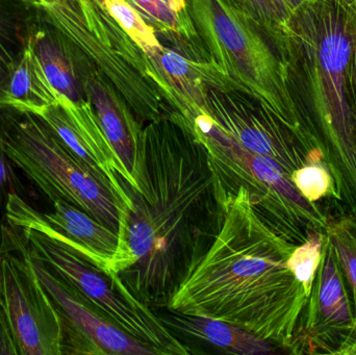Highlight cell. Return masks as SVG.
<instances>
[{
    "instance_id": "6da1fadb",
    "label": "cell",
    "mask_w": 356,
    "mask_h": 355,
    "mask_svg": "<svg viewBox=\"0 0 356 355\" xmlns=\"http://www.w3.org/2000/svg\"><path fill=\"white\" fill-rule=\"evenodd\" d=\"M122 183L133 206L120 214L110 277L148 308H167L217 233L220 202L209 152L180 117L148 123L139 191Z\"/></svg>"
},
{
    "instance_id": "7a4b0ae2",
    "label": "cell",
    "mask_w": 356,
    "mask_h": 355,
    "mask_svg": "<svg viewBox=\"0 0 356 355\" xmlns=\"http://www.w3.org/2000/svg\"><path fill=\"white\" fill-rule=\"evenodd\" d=\"M216 179L217 233L167 308L229 323L296 352L301 316L309 300L286 265L297 245L266 223L243 185L232 187L217 174Z\"/></svg>"
},
{
    "instance_id": "3957f363",
    "label": "cell",
    "mask_w": 356,
    "mask_h": 355,
    "mask_svg": "<svg viewBox=\"0 0 356 355\" xmlns=\"http://www.w3.org/2000/svg\"><path fill=\"white\" fill-rule=\"evenodd\" d=\"M353 24L336 0L307 4L291 23L282 56L299 66L305 119L323 154L336 199L356 219V119L351 87Z\"/></svg>"
},
{
    "instance_id": "277c9868",
    "label": "cell",
    "mask_w": 356,
    "mask_h": 355,
    "mask_svg": "<svg viewBox=\"0 0 356 355\" xmlns=\"http://www.w3.org/2000/svg\"><path fill=\"white\" fill-rule=\"evenodd\" d=\"M186 1L205 50L230 85L270 110L307 154L319 149L291 93L288 67L261 31L224 0Z\"/></svg>"
},
{
    "instance_id": "5b68a950",
    "label": "cell",
    "mask_w": 356,
    "mask_h": 355,
    "mask_svg": "<svg viewBox=\"0 0 356 355\" xmlns=\"http://www.w3.org/2000/svg\"><path fill=\"white\" fill-rule=\"evenodd\" d=\"M52 27L119 92L136 118L154 122L173 112L154 81L147 54L97 0H60L38 6Z\"/></svg>"
},
{
    "instance_id": "8992f818",
    "label": "cell",
    "mask_w": 356,
    "mask_h": 355,
    "mask_svg": "<svg viewBox=\"0 0 356 355\" xmlns=\"http://www.w3.org/2000/svg\"><path fill=\"white\" fill-rule=\"evenodd\" d=\"M0 127L6 156L51 201L64 200L118 233L122 208L110 181L79 160L39 117L3 110Z\"/></svg>"
},
{
    "instance_id": "52a82bcc",
    "label": "cell",
    "mask_w": 356,
    "mask_h": 355,
    "mask_svg": "<svg viewBox=\"0 0 356 355\" xmlns=\"http://www.w3.org/2000/svg\"><path fill=\"white\" fill-rule=\"evenodd\" d=\"M193 133L207 148L217 176L232 187L243 185L259 216L282 238L300 245L309 231H325L327 217L301 195L275 160L241 145L207 114L196 117Z\"/></svg>"
},
{
    "instance_id": "ba28073f",
    "label": "cell",
    "mask_w": 356,
    "mask_h": 355,
    "mask_svg": "<svg viewBox=\"0 0 356 355\" xmlns=\"http://www.w3.org/2000/svg\"><path fill=\"white\" fill-rule=\"evenodd\" d=\"M15 229L54 274L121 331L154 348L159 355L191 354L147 306L125 290L117 277L106 276L97 267L44 231L29 227Z\"/></svg>"
},
{
    "instance_id": "9c48e42d",
    "label": "cell",
    "mask_w": 356,
    "mask_h": 355,
    "mask_svg": "<svg viewBox=\"0 0 356 355\" xmlns=\"http://www.w3.org/2000/svg\"><path fill=\"white\" fill-rule=\"evenodd\" d=\"M1 299L19 355H63L62 323L26 254L0 239Z\"/></svg>"
},
{
    "instance_id": "30bf717a",
    "label": "cell",
    "mask_w": 356,
    "mask_h": 355,
    "mask_svg": "<svg viewBox=\"0 0 356 355\" xmlns=\"http://www.w3.org/2000/svg\"><path fill=\"white\" fill-rule=\"evenodd\" d=\"M1 237L26 254L35 275L51 298L62 323L63 354L152 355L159 352L121 331L54 274L8 224ZM0 237V239H1Z\"/></svg>"
},
{
    "instance_id": "8fae6325",
    "label": "cell",
    "mask_w": 356,
    "mask_h": 355,
    "mask_svg": "<svg viewBox=\"0 0 356 355\" xmlns=\"http://www.w3.org/2000/svg\"><path fill=\"white\" fill-rule=\"evenodd\" d=\"M207 115L224 133L250 151L275 160L291 177L307 164L295 135L265 106L238 90L207 89Z\"/></svg>"
},
{
    "instance_id": "7c38bea8",
    "label": "cell",
    "mask_w": 356,
    "mask_h": 355,
    "mask_svg": "<svg viewBox=\"0 0 356 355\" xmlns=\"http://www.w3.org/2000/svg\"><path fill=\"white\" fill-rule=\"evenodd\" d=\"M38 117L79 160L110 181L122 210L131 208L133 202L123 187L122 179L135 187L133 177L104 135L90 100L76 104L58 94V104Z\"/></svg>"
},
{
    "instance_id": "4fadbf2b",
    "label": "cell",
    "mask_w": 356,
    "mask_h": 355,
    "mask_svg": "<svg viewBox=\"0 0 356 355\" xmlns=\"http://www.w3.org/2000/svg\"><path fill=\"white\" fill-rule=\"evenodd\" d=\"M75 52L86 93L95 110L102 131L133 177L134 188L139 191L144 129L112 83L76 49Z\"/></svg>"
},
{
    "instance_id": "5bb4252c",
    "label": "cell",
    "mask_w": 356,
    "mask_h": 355,
    "mask_svg": "<svg viewBox=\"0 0 356 355\" xmlns=\"http://www.w3.org/2000/svg\"><path fill=\"white\" fill-rule=\"evenodd\" d=\"M340 269L325 235L317 288L313 289L307 306V331L313 333L309 347H320L324 352L330 340L332 344H339V354H345L356 339V316L349 306Z\"/></svg>"
},
{
    "instance_id": "9a60e30c",
    "label": "cell",
    "mask_w": 356,
    "mask_h": 355,
    "mask_svg": "<svg viewBox=\"0 0 356 355\" xmlns=\"http://www.w3.org/2000/svg\"><path fill=\"white\" fill-rule=\"evenodd\" d=\"M58 104V93L54 89L38 60L33 33L27 38L16 67L0 87V110L41 114Z\"/></svg>"
},
{
    "instance_id": "2e32d148",
    "label": "cell",
    "mask_w": 356,
    "mask_h": 355,
    "mask_svg": "<svg viewBox=\"0 0 356 355\" xmlns=\"http://www.w3.org/2000/svg\"><path fill=\"white\" fill-rule=\"evenodd\" d=\"M33 39L38 60L54 89L73 104L88 101L76 52L70 42L52 26L39 29Z\"/></svg>"
},
{
    "instance_id": "e0dca14e",
    "label": "cell",
    "mask_w": 356,
    "mask_h": 355,
    "mask_svg": "<svg viewBox=\"0 0 356 355\" xmlns=\"http://www.w3.org/2000/svg\"><path fill=\"white\" fill-rule=\"evenodd\" d=\"M168 323L172 325L173 329H179L186 335L202 340L232 354L255 355L275 352L270 342L223 321L177 314L170 317Z\"/></svg>"
},
{
    "instance_id": "ac0fdd59",
    "label": "cell",
    "mask_w": 356,
    "mask_h": 355,
    "mask_svg": "<svg viewBox=\"0 0 356 355\" xmlns=\"http://www.w3.org/2000/svg\"><path fill=\"white\" fill-rule=\"evenodd\" d=\"M241 16L269 38L282 52L291 23L303 8L316 0H224Z\"/></svg>"
},
{
    "instance_id": "d6986e66",
    "label": "cell",
    "mask_w": 356,
    "mask_h": 355,
    "mask_svg": "<svg viewBox=\"0 0 356 355\" xmlns=\"http://www.w3.org/2000/svg\"><path fill=\"white\" fill-rule=\"evenodd\" d=\"M156 31V35L200 42L186 0H127Z\"/></svg>"
},
{
    "instance_id": "ffe728a7",
    "label": "cell",
    "mask_w": 356,
    "mask_h": 355,
    "mask_svg": "<svg viewBox=\"0 0 356 355\" xmlns=\"http://www.w3.org/2000/svg\"><path fill=\"white\" fill-rule=\"evenodd\" d=\"M324 233L332 243L339 265L353 289L356 312V220L351 216L328 218Z\"/></svg>"
},
{
    "instance_id": "44dd1931",
    "label": "cell",
    "mask_w": 356,
    "mask_h": 355,
    "mask_svg": "<svg viewBox=\"0 0 356 355\" xmlns=\"http://www.w3.org/2000/svg\"><path fill=\"white\" fill-rule=\"evenodd\" d=\"M111 17L122 27L145 53L163 46L156 35V29L127 0H97Z\"/></svg>"
},
{
    "instance_id": "7402d4cb",
    "label": "cell",
    "mask_w": 356,
    "mask_h": 355,
    "mask_svg": "<svg viewBox=\"0 0 356 355\" xmlns=\"http://www.w3.org/2000/svg\"><path fill=\"white\" fill-rule=\"evenodd\" d=\"M324 240H325L324 231H309L307 240L295 247L286 261V265L291 272L302 285L309 297L315 286L316 272L319 269L320 262H321Z\"/></svg>"
},
{
    "instance_id": "603a6c76",
    "label": "cell",
    "mask_w": 356,
    "mask_h": 355,
    "mask_svg": "<svg viewBox=\"0 0 356 355\" xmlns=\"http://www.w3.org/2000/svg\"><path fill=\"white\" fill-rule=\"evenodd\" d=\"M0 3V87L6 83L18 63L27 41L16 17Z\"/></svg>"
},
{
    "instance_id": "cb8c5ba5",
    "label": "cell",
    "mask_w": 356,
    "mask_h": 355,
    "mask_svg": "<svg viewBox=\"0 0 356 355\" xmlns=\"http://www.w3.org/2000/svg\"><path fill=\"white\" fill-rule=\"evenodd\" d=\"M291 181L301 195L313 204L326 196L336 198L334 181L323 165H305L293 172Z\"/></svg>"
},
{
    "instance_id": "d4e9b609",
    "label": "cell",
    "mask_w": 356,
    "mask_h": 355,
    "mask_svg": "<svg viewBox=\"0 0 356 355\" xmlns=\"http://www.w3.org/2000/svg\"><path fill=\"white\" fill-rule=\"evenodd\" d=\"M12 194L22 196L24 187L17 173V167L6 156L2 145L1 127H0V237L3 225L6 224V208L8 198Z\"/></svg>"
},
{
    "instance_id": "484cf974",
    "label": "cell",
    "mask_w": 356,
    "mask_h": 355,
    "mask_svg": "<svg viewBox=\"0 0 356 355\" xmlns=\"http://www.w3.org/2000/svg\"><path fill=\"white\" fill-rule=\"evenodd\" d=\"M0 355H19L18 344L2 302H0Z\"/></svg>"
},
{
    "instance_id": "4316f807",
    "label": "cell",
    "mask_w": 356,
    "mask_h": 355,
    "mask_svg": "<svg viewBox=\"0 0 356 355\" xmlns=\"http://www.w3.org/2000/svg\"><path fill=\"white\" fill-rule=\"evenodd\" d=\"M353 24V56H351V87H353V108L356 119V26Z\"/></svg>"
},
{
    "instance_id": "83f0119b",
    "label": "cell",
    "mask_w": 356,
    "mask_h": 355,
    "mask_svg": "<svg viewBox=\"0 0 356 355\" xmlns=\"http://www.w3.org/2000/svg\"><path fill=\"white\" fill-rule=\"evenodd\" d=\"M356 26V0H336Z\"/></svg>"
},
{
    "instance_id": "f1b7e54d",
    "label": "cell",
    "mask_w": 356,
    "mask_h": 355,
    "mask_svg": "<svg viewBox=\"0 0 356 355\" xmlns=\"http://www.w3.org/2000/svg\"><path fill=\"white\" fill-rule=\"evenodd\" d=\"M0 3H8L10 6H24V4L31 3L33 6H38L37 0H0Z\"/></svg>"
},
{
    "instance_id": "f546056e",
    "label": "cell",
    "mask_w": 356,
    "mask_h": 355,
    "mask_svg": "<svg viewBox=\"0 0 356 355\" xmlns=\"http://www.w3.org/2000/svg\"><path fill=\"white\" fill-rule=\"evenodd\" d=\"M58 1L60 0H37L38 6H50V4L56 3Z\"/></svg>"
},
{
    "instance_id": "4dcf8cb0",
    "label": "cell",
    "mask_w": 356,
    "mask_h": 355,
    "mask_svg": "<svg viewBox=\"0 0 356 355\" xmlns=\"http://www.w3.org/2000/svg\"><path fill=\"white\" fill-rule=\"evenodd\" d=\"M0 302H2V299H1V279H0Z\"/></svg>"
}]
</instances>
